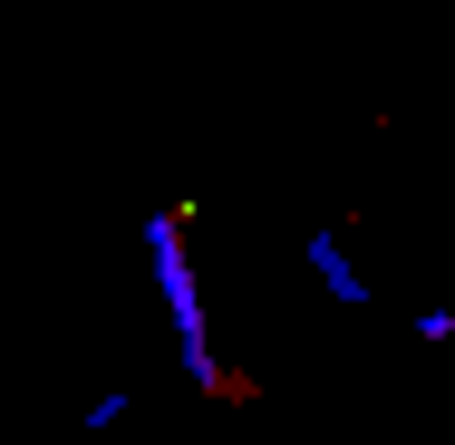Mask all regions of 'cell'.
Instances as JSON below:
<instances>
[{
    "mask_svg": "<svg viewBox=\"0 0 455 445\" xmlns=\"http://www.w3.org/2000/svg\"><path fill=\"white\" fill-rule=\"evenodd\" d=\"M310 271H320V290H339V300H368V281L339 262V233H310Z\"/></svg>",
    "mask_w": 455,
    "mask_h": 445,
    "instance_id": "cell-2",
    "label": "cell"
},
{
    "mask_svg": "<svg viewBox=\"0 0 455 445\" xmlns=\"http://www.w3.org/2000/svg\"><path fill=\"white\" fill-rule=\"evenodd\" d=\"M146 252H156V290H165V310H175V330H184L194 377H204V387H223V368H213V349H204V290H194V262H184L175 213H146Z\"/></svg>",
    "mask_w": 455,
    "mask_h": 445,
    "instance_id": "cell-1",
    "label": "cell"
}]
</instances>
